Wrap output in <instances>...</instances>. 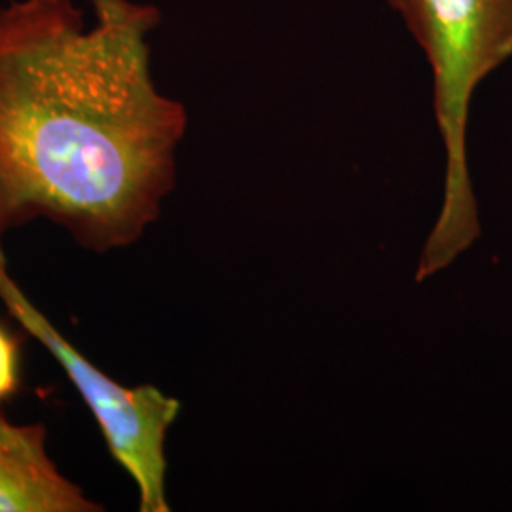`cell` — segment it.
<instances>
[{
  "label": "cell",
  "instance_id": "6da1fadb",
  "mask_svg": "<svg viewBox=\"0 0 512 512\" xmlns=\"http://www.w3.org/2000/svg\"><path fill=\"white\" fill-rule=\"evenodd\" d=\"M0 10V234L52 220L90 251L135 243L175 184L186 110L158 92L147 35L160 12L93 0Z\"/></svg>",
  "mask_w": 512,
  "mask_h": 512
},
{
  "label": "cell",
  "instance_id": "7a4b0ae2",
  "mask_svg": "<svg viewBox=\"0 0 512 512\" xmlns=\"http://www.w3.org/2000/svg\"><path fill=\"white\" fill-rule=\"evenodd\" d=\"M416 38L433 73L446 171L439 219L416 272L446 270L480 236L467 162V126L478 86L512 57V0H387Z\"/></svg>",
  "mask_w": 512,
  "mask_h": 512
},
{
  "label": "cell",
  "instance_id": "3957f363",
  "mask_svg": "<svg viewBox=\"0 0 512 512\" xmlns=\"http://www.w3.org/2000/svg\"><path fill=\"white\" fill-rule=\"evenodd\" d=\"M2 241V234H0ZM0 298L19 323L54 355L90 408L112 458L131 476L139 492V511L169 512L165 478V440L179 418L181 403L154 385L126 387L92 365L23 296L8 277L0 251Z\"/></svg>",
  "mask_w": 512,
  "mask_h": 512
},
{
  "label": "cell",
  "instance_id": "277c9868",
  "mask_svg": "<svg viewBox=\"0 0 512 512\" xmlns=\"http://www.w3.org/2000/svg\"><path fill=\"white\" fill-rule=\"evenodd\" d=\"M44 423H12L0 412V512H99L103 505L61 475Z\"/></svg>",
  "mask_w": 512,
  "mask_h": 512
},
{
  "label": "cell",
  "instance_id": "5b68a950",
  "mask_svg": "<svg viewBox=\"0 0 512 512\" xmlns=\"http://www.w3.org/2000/svg\"><path fill=\"white\" fill-rule=\"evenodd\" d=\"M21 387V336L0 323V403L18 395Z\"/></svg>",
  "mask_w": 512,
  "mask_h": 512
}]
</instances>
